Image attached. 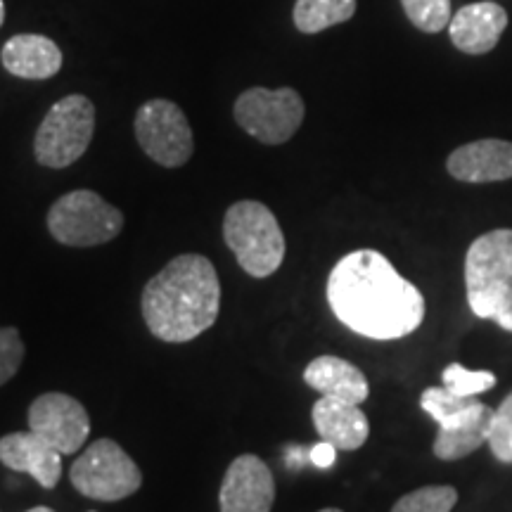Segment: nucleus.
<instances>
[{
	"mask_svg": "<svg viewBox=\"0 0 512 512\" xmlns=\"http://www.w3.org/2000/svg\"><path fill=\"white\" fill-rule=\"evenodd\" d=\"M467 304L477 318L512 332V228L479 235L465 256Z\"/></svg>",
	"mask_w": 512,
	"mask_h": 512,
	"instance_id": "obj_3",
	"label": "nucleus"
},
{
	"mask_svg": "<svg viewBox=\"0 0 512 512\" xmlns=\"http://www.w3.org/2000/svg\"><path fill=\"white\" fill-rule=\"evenodd\" d=\"M24 361V342L17 328H0V387L17 375Z\"/></svg>",
	"mask_w": 512,
	"mask_h": 512,
	"instance_id": "obj_25",
	"label": "nucleus"
},
{
	"mask_svg": "<svg viewBox=\"0 0 512 512\" xmlns=\"http://www.w3.org/2000/svg\"><path fill=\"white\" fill-rule=\"evenodd\" d=\"M29 512H55L53 508H46V505H38V508H31Z\"/></svg>",
	"mask_w": 512,
	"mask_h": 512,
	"instance_id": "obj_27",
	"label": "nucleus"
},
{
	"mask_svg": "<svg viewBox=\"0 0 512 512\" xmlns=\"http://www.w3.org/2000/svg\"><path fill=\"white\" fill-rule=\"evenodd\" d=\"M420 406L439 427H456L470 420L482 408V401H477V396H458L446 387H430L422 392Z\"/></svg>",
	"mask_w": 512,
	"mask_h": 512,
	"instance_id": "obj_20",
	"label": "nucleus"
},
{
	"mask_svg": "<svg viewBox=\"0 0 512 512\" xmlns=\"http://www.w3.org/2000/svg\"><path fill=\"white\" fill-rule=\"evenodd\" d=\"M356 15V0H297L294 3V27L302 34L320 31L349 22Z\"/></svg>",
	"mask_w": 512,
	"mask_h": 512,
	"instance_id": "obj_19",
	"label": "nucleus"
},
{
	"mask_svg": "<svg viewBox=\"0 0 512 512\" xmlns=\"http://www.w3.org/2000/svg\"><path fill=\"white\" fill-rule=\"evenodd\" d=\"M69 479L81 496L105 503L128 498L143 484L138 465L112 439L93 441L72 465Z\"/></svg>",
	"mask_w": 512,
	"mask_h": 512,
	"instance_id": "obj_7",
	"label": "nucleus"
},
{
	"mask_svg": "<svg viewBox=\"0 0 512 512\" xmlns=\"http://www.w3.org/2000/svg\"><path fill=\"white\" fill-rule=\"evenodd\" d=\"M311 418L320 439L330 441L332 446H337V451H356L368 441V418L356 403L320 396V401L313 406Z\"/></svg>",
	"mask_w": 512,
	"mask_h": 512,
	"instance_id": "obj_15",
	"label": "nucleus"
},
{
	"mask_svg": "<svg viewBox=\"0 0 512 512\" xmlns=\"http://www.w3.org/2000/svg\"><path fill=\"white\" fill-rule=\"evenodd\" d=\"M3 22H5V3L0 0V27H3Z\"/></svg>",
	"mask_w": 512,
	"mask_h": 512,
	"instance_id": "obj_28",
	"label": "nucleus"
},
{
	"mask_svg": "<svg viewBox=\"0 0 512 512\" xmlns=\"http://www.w3.org/2000/svg\"><path fill=\"white\" fill-rule=\"evenodd\" d=\"M304 382L323 396L342 399L349 403H363L368 399L370 387L366 375L349 361L337 356H318L306 366Z\"/></svg>",
	"mask_w": 512,
	"mask_h": 512,
	"instance_id": "obj_17",
	"label": "nucleus"
},
{
	"mask_svg": "<svg viewBox=\"0 0 512 512\" xmlns=\"http://www.w3.org/2000/svg\"><path fill=\"white\" fill-rule=\"evenodd\" d=\"M309 460L316 467H320V470H328V467L335 465L337 460V446H332L330 441H320V444L311 448Z\"/></svg>",
	"mask_w": 512,
	"mask_h": 512,
	"instance_id": "obj_26",
	"label": "nucleus"
},
{
	"mask_svg": "<svg viewBox=\"0 0 512 512\" xmlns=\"http://www.w3.org/2000/svg\"><path fill=\"white\" fill-rule=\"evenodd\" d=\"M29 430L53 444L62 456H72L88 441L91 420L74 396L50 392L29 406Z\"/></svg>",
	"mask_w": 512,
	"mask_h": 512,
	"instance_id": "obj_10",
	"label": "nucleus"
},
{
	"mask_svg": "<svg viewBox=\"0 0 512 512\" xmlns=\"http://www.w3.org/2000/svg\"><path fill=\"white\" fill-rule=\"evenodd\" d=\"M320 512H342V510H337V508H325V510H320Z\"/></svg>",
	"mask_w": 512,
	"mask_h": 512,
	"instance_id": "obj_29",
	"label": "nucleus"
},
{
	"mask_svg": "<svg viewBox=\"0 0 512 512\" xmlns=\"http://www.w3.org/2000/svg\"><path fill=\"white\" fill-rule=\"evenodd\" d=\"M138 145L152 162L166 169H176L190 162L195 152L192 128L176 102L155 98L147 100L136 114Z\"/></svg>",
	"mask_w": 512,
	"mask_h": 512,
	"instance_id": "obj_9",
	"label": "nucleus"
},
{
	"mask_svg": "<svg viewBox=\"0 0 512 512\" xmlns=\"http://www.w3.org/2000/svg\"><path fill=\"white\" fill-rule=\"evenodd\" d=\"M328 302L339 323L380 342L411 335L425 320L422 292L375 249L339 259L328 278Z\"/></svg>",
	"mask_w": 512,
	"mask_h": 512,
	"instance_id": "obj_1",
	"label": "nucleus"
},
{
	"mask_svg": "<svg viewBox=\"0 0 512 512\" xmlns=\"http://www.w3.org/2000/svg\"><path fill=\"white\" fill-rule=\"evenodd\" d=\"M306 114L294 88H249L235 100V121L264 145H283L299 131Z\"/></svg>",
	"mask_w": 512,
	"mask_h": 512,
	"instance_id": "obj_8",
	"label": "nucleus"
},
{
	"mask_svg": "<svg viewBox=\"0 0 512 512\" xmlns=\"http://www.w3.org/2000/svg\"><path fill=\"white\" fill-rule=\"evenodd\" d=\"M121 228L124 214L93 190L67 192L48 211L50 235L69 247L107 245Z\"/></svg>",
	"mask_w": 512,
	"mask_h": 512,
	"instance_id": "obj_6",
	"label": "nucleus"
},
{
	"mask_svg": "<svg viewBox=\"0 0 512 512\" xmlns=\"http://www.w3.org/2000/svg\"><path fill=\"white\" fill-rule=\"evenodd\" d=\"M275 501L273 472L252 453L230 463L219 491L221 512H271Z\"/></svg>",
	"mask_w": 512,
	"mask_h": 512,
	"instance_id": "obj_11",
	"label": "nucleus"
},
{
	"mask_svg": "<svg viewBox=\"0 0 512 512\" xmlns=\"http://www.w3.org/2000/svg\"><path fill=\"white\" fill-rule=\"evenodd\" d=\"M489 446L491 453L501 463H512V392L494 411L489 427Z\"/></svg>",
	"mask_w": 512,
	"mask_h": 512,
	"instance_id": "obj_24",
	"label": "nucleus"
},
{
	"mask_svg": "<svg viewBox=\"0 0 512 512\" xmlns=\"http://www.w3.org/2000/svg\"><path fill=\"white\" fill-rule=\"evenodd\" d=\"M491 418H494V411L482 403V408L470 420L456 427H439L437 439H434V456L439 460H460L489 444Z\"/></svg>",
	"mask_w": 512,
	"mask_h": 512,
	"instance_id": "obj_18",
	"label": "nucleus"
},
{
	"mask_svg": "<svg viewBox=\"0 0 512 512\" xmlns=\"http://www.w3.org/2000/svg\"><path fill=\"white\" fill-rule=\"evenodd\" d=\"M508 27V12L503 5L482 0V3L463 5L448 24L451 43L465 55H486L501 41Z\"/></svg>",
	"mask_w": 512,
	"mask_h": 512,
	"instance_id": "obj_12",
	"label": "nucleus"
},
{
	"mask_svg": "<svg viewBox=\"0 0 512 512\" xmlns=\"http://www.w3.org/2000/svg\"><path fill=\"white\" fill-rule=\"evenodd\" d=\"M458 503L453 486H422L396 501L392 512H451Z\"/></svg>",
	"mask_w": 512,
	"mask_h": 512,
	"instance_id": "obj_21",
	"label": "nucleus"
},
{
	"mask_svg": "<svg viewBox=\"0 0 512 512\" xmlns=\"http://www.w3.org/2000/svg\"><path fill=\"white\" fill-rule=\"evenodd\" d=\"M0 62L17 79L43 81L62 69V50L48 36L17 34L0 50Z\"/></svg>",
	"mask_w": 512,
	"mask_h": 512,
	"instance_id": "obj_16",
	"label": "nucleus"
},
{
	"mask_svg": "<svg viewBox=\"0 0 512 512\" xmlns=\"http://www.w3.org/2000/svg\"><path fill=\"white\" fill-rule=\"evenodd\" d=\"M0 463L15 472H27L43 489H55L62 477V453L31 430L0 439Z\"/></svg>",
	"mask_w": 512,
	"mask_h": 512,
	"instance_id": "obj_14",
	"label": "nucleus"
},
{
	"mask_svg": "<svg viewBox=\"0 0 512 512\" xmlns=\"http://www.w3.org/2000/svg\"><path fill=\"white\" fill-rule=\"evenodd\" d=\"M221 283L202 254H181L169 261L143 290V318L162 342L183 344L216 323Z\"/></svg>",
	"mask_w": 512,
	"mask_h": 512,
	"instance_id": "obj_2",
	"label": "nucleus"
},
{
	"mask_svg": "<svg viewBox=\"0 0 512 512\" xmlns=\"http://www.w3.org/2000/svg\"><path fill=\"white\" fill-rule=\"evenodd\" d=\"M446 169L463 183H498L512 178V143L484 138L453 150Z\"/></svg>",
	"mask_w": 512,
	"mask_h": 512,
	"instance_id": "obj_13",
	"label": "nucleus"
},
{
	"mask_svg": "<svg viewBox=\"0 0 512 512\" xmlns=\"http://www.w3.org/2000/svg\"><path fill=\"white\" fill-rule=\"evenodd\" d=\"M223 238L242 271L252 278H268L283 266L285 235L266 204L242 200L226 211Z\"/></svg>",
	"mask_w": 512,
	"mask_h": 512,
	"instance_id": "obj_4",
	"label": "nucleus"
},
{
	"mask_svg": "<svg viewBox=\"0 0 512 512\" xmlns=\"http://www.w3.org/2000/svg\"><path fill=\"white\" fill-rule=\"evenodd\" d=\"M441 380H444L448 392L458 396H477L494 387L496 375L489 373V370H467L460 363H451L441 373Z\"/></svg>",
	"mask_w": 512,
	"mask_h": 512,
	"instance_id": "obj_23",
	"label": "nucleus"
},
{
	"mask_svg": "<svg viewBox=\"0 0 512 512\" xmlns=\"http://www.w3.org/2000/svg\"><path fill=\"white\" fill-rule=\"evenodd\" d=\"M95 133V107L86 95H67L50 107L36 131V162L48 169H67L79 162Z\"/></svg>",
	"mask_w": 512,
	"mask_h": 512,
	"instance_id": "obj_5",
	"label": "nucleus"
},
{
	"mask_svg": "<svg viewBox=\"0 0 512 512\" xmlns=\"http://www.w3.org/2000/svg\"><path fill=\"white\" fill-rule=\"evenodd\" d=\"M403 12L415 29L439 34L451 24V0H401Z\"/></svg>",
	"mask_w": 512,
	"mask_h": 512,
	"instance_id": "obj_22",
	"label": "nucleus"
}]
</instances>
